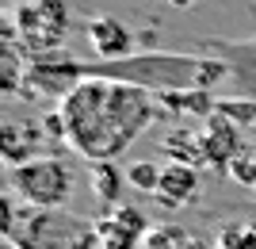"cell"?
<instances>
[{
    "label": "cell",
    "mask_w": 256,
    "mask_h": 249,
    "mask_svg": "<svg viewBox=\"0 0 256 249\" xmlns=\"http://www.w3.org/2000/svg\"><path fill=\"white\" fill-rule=\"evenodd\" d=\"M65 146L92 161H115L153 127L157 108L142 85L118 81V77H80L62 100H58Z\"/></svg>",
    "instance_id": "6da1fadb"
},
{
    "label": "cell",
    "mask_w": 256,
    "mask_h": 249,
    "mask_svg": "<svg viewBox=\"0 0 256 249\" xmlns=\"http://www.w3.org/2000/svg\"><path fill=\"white\" fill-rule=\"evenodd\" d=\"M4 238L16 249H100L96 222H84L69 211H34V207L16 218V226Z\"/></svg>",
    "instance_id": "7a4b0ae2"
},
{
    "label": "cell",
    "mask_w": 256,
    "mask_h": 249,
    "mask_svg": "<svg viewBox=\"0 0 256 249\" xmlns=\"http://www.w3.org/2000/svg\"><path fill=\"white\" fill-rule=\"evenodd\" d=\"M8 188L16 199H23L34 211H62L76 188V173L65 157H31L8 169Z\"/></svg>",
    "instance_id": "3957f363"
},
{
    "label": "cell",
    "mask_w": 256,
    "mask_h": 249,
    "mask_svg": "<svg viewBox=\"0 0 256 249\" xmlns=\"http://www.w3.org/2000/svg\"><path fill=\"white\" fill-rule=\"evenodd\" d=\"M65 27H69V4L65 0H27V4H16L4 20V31L16 35L27 54L54 50L65 39Z\"/></svg>",
    "instance_id": "277c9868"
},
{
    "label": "cell",
    "mask_w": 256,
    "mask_h": 249,
    "mask_svg": "<svg viewBox=\"0 0 256 249\" xmlns=\"http://www.w3.org/2000/svg\"><path fill=\"white\" fill-rule=\"evenodd\" d=\"M153 222L142 215L138 207H115L107 218L96 222V238H100V249H146V238H150Z\"/></svg>",
    "instance_id": "5b68a950"
},
{
    "label": "cell",
    "mask_w": 256,
    "mask_h": 249,
    "mask_svg": "<svg viewBox=\"0 0 256 249\" xmlns=\"http://www.w3.org/2000/svg\"><path fill=\"white\" fill-rule=\"evenodd\" d=\"M199 142H203L206 165L230 169V165L241 157V127H237L230 115H222V111H210V123H206V130L199 134Z\"/></svg>",
    "instance_id": "8992f818"
},
{
    "label": "cell",
    "mask_w": 256,
    "mask_h": 249,
    "mask_svg": "<svg viewBox=\"0 0 256 249\" xmlns=\"http://www.w3.org/2000/svg\"><path fill=\"white\" fill-rule=\"evenodd\" d=\"M88 43L96 50L104 62H122L130 54V43H134V35L115 20V16H96V20L88 23Z\"/></svg>",
    "instance_id": "52a82bcc"
},
{
    "label": "cell",
    "mask_w": 256,
    "mask_h": 249,
    "mask_svg": "<svg viewBox=\"0 0 256 249\" xmlns=\"http://www.w3.org/2000/svg\"><path fill=\"white\" fill-rule=\"evenodd\" d=\"M199 192V169L195 165H180L172 161L160 169V184H157V203L160 207H184L192 203Z\"/></svg>",
    "instance_id": "ba28073f"
},
{
    "label": "cell",
    "mask_w": 256,
    "mask_h": 249,
    "mask_svg": "<svg viewBox=\"0 0 256 249\" xmlns=\"http://www.w3.org/2000/svg\"><path fill=\"white\" fill-rule=\"evenodd\" d=\"M0 150H4V161L8 165H23L31 157H42V138L34 127H23V123H4V134H0Z\"/></svg>",
    "instance_id": "9c48e42d"
},
{
    "label": "cell",
    "mask_w": 256,
    "mask_h": 249,
    "mask_svg": "<svg viewBox=\"0 0 256 249\" xmlns=\"http://www.w3.org/2000/svg\"><path fill=\"white\" fill-rule=\"evenodd\" d=\"M88 180H92V192L104 199V203H118L122 184H126V169L115 161H92L88 165Z\"/></svg>",
    "instance_id": "30bf717a"
},
{
    "label": "cell",
    "mask_w": 256,
    "mask_h": 249,
    "mask_svg": "<svg viewBox=\"0 0 256 249\" xmlns=\"http://www.w3.org/2000/svg\"><path fill=\"white\" fill-rule=\"evenodd\" d=\"M23 50L20 39L12 31H4V43H0V85H4V92H16L20 88V77H23Z\"/></svg>",
    "instance_id": "8fae6325"
},
{
    "label": "cell",
    "mask_w": 256,
    "mask_h": 249,
    "mask_svg": "<svg viewBox=\"0 0 256 249\" xmlns=\"http://www.w3.org/2000/svg\"><path fill=\"white\" fill-rule=\"evenodd\" d=\"M164 153H168L172 161L180 165H206L203 157V142H199V134H192V130H172L168 138H164Z\"/></svg>",
    "instance_id": "7c38bea8"
},
{
    "label": "cell",
    "mask_w": 256,
    "mask_h": 249,
    "mask_svg": "<svg viewBox=\"0 0 256 249\" xmlns=\"http://www.w3.org/2000/svg\"><path fill=\"white\" fill-rule=\"evenodd\" d=\"M214 245L218 249H256V222H230V226H222Z\"/></svg>",
    "instance_id": "4fadbf2b"
},
{
    "label": "cell",
    "mask_w": 256,
    "mask_h": 249,
    "mask_svg": "<svg viewBox=\"0 0 256 249\" xmlns=\"http://www.w3.org/2000/svg\"><path fill=\"white\" fill-rule=\"evenodd\" d=\"M126 184L134 192H150L157 195V184H160V169L153 161H130L126 165Z\"/></svg>",
    "instance_id": "5bb4252c"
},
{
    "label": "cell",
    "mask_w": 256,
    "mask_h": 249,
    "mask_svg": "<svg viewBox=\"0 0 256 249\" xmlns=\"http://www.w3.org/2000/svg\"><path fill=\"white\" fill-rule=\"evenodd\" d=\"M192 241V234L184 226H172V222H164V226H153L150 238H146V249H184Z\"/></svg>",
    "instance_id": "9a60e30c"
},
{
    "label": "cell",
    "mask_w": 256,
    "mask_h": 249,
    "mask_svg": "<svg viewBox=\"0 0 256 249\" xmlns=\"http://www.w3.org/2000/svg\"><path fill=\"white\" fill-rule=\"evenodd\" d=\"M230 176L241 180V184H256V157H245V153H241V157L230 165Z\"/></svg>",
    "instance_id": "2e32d148"
},
{
    "label": "cell",
    "mask_w": 256,
    "mask_h": 249,
    "mask_svg": "<svg viewBox=\"0 0 256 249\" xmlns=\"http://www.w3.org/2000/svg\"><path fill=\"white\" fill-rule=\"evenodd\" d=\"M164 4H168V8H180V12H188L195 4V0H164Z\"/></svg>",
    "instance_id": "e0dca14e"
},
{
    "label": "cell",
    "mask_w": 256,
    "mask_h": 249,
    "mask_svg": "<svg viewBox=\"0 0 256 249\" xmlns=\"http://www.w3.org/2000/svg\"><path fill=\"white\" fill-rule=\"evenodd\" d=\"M184 249H210V245H206V241H199V238H192V241H188Z\"/></svg>",
    "instance_id": "ac0fdd59"
}]
</instances>
